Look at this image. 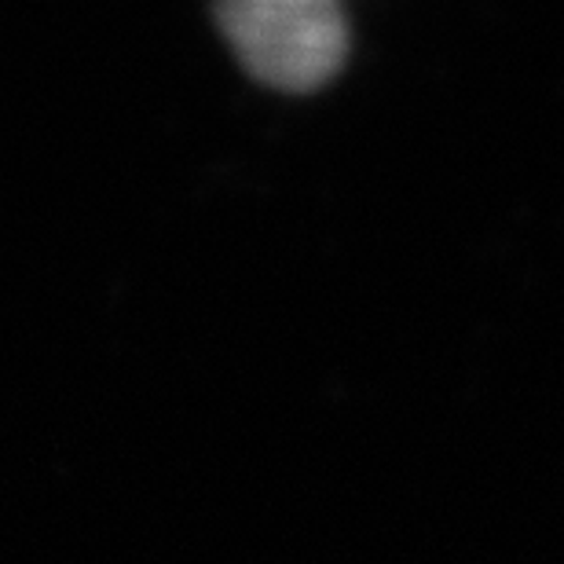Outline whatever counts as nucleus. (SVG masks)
Returning a JSON list of instances; mask_svg holds the SVG:
<instances>
[{
    "label": "nucleus",
    "instance_id": "1",
    "mask_svg": "<svg viewBox=\"0 0 564 564\" xmlns=\"http://www.w3.org/2000/svg\"><path fill=\"white\" fill-rule=\"evenodd\" d=\"M217 19L257 77L279 88H315L348 52L345 11L330 0H235Z\"/></svg>",
    "mask_w": 564,
    "mask_h": 564
}]
</instances>
